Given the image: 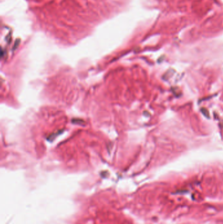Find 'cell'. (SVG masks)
Returning a JSON list of instances; mask_svg holds the SVG:
<instances>
[{"instance_id": "cell-1", "label": "cell", "mask_w": 223, "mask_h": 224, "mask_svg": "<svg viewBox=\"0 0 223 224\" xmlns=\"http://www.w3.org/2000/svg\"><path fill=\"white\" fill-rule=\"evenodd\" d=\"M175 73V72H174L173 69H170L169 71H167L166 74H164V79H166V81L168 80L172 76V75H173V74Z\"/></svg>"}]
</instances>
